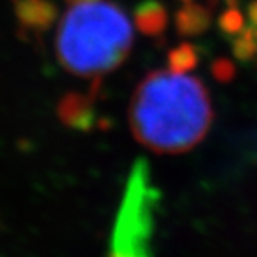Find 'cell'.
<instances>
[{"label": "cell", "instance_id": "cell-1", "mask_svg": "<svg viewBox=\"0 0 257 257\" xmlns=\"http://www.w3.org/2000/svg\"><path fill=\"white\" fill-rule=\"evenodd\" d=\"M214 119L205 85L187 70H154L142 79L128 107V124L137 142L159 154L194 149Z\"/></svg>", "mask_w": 257, "mask_h": 257}, {"label": "cell", "instance_id": "cell-2", "mask_svg": "<svg viewBox=\"0 0 257 257\" xmlns=\"http://www.w3.org/2000/svg\"><path fill=\"white\" fill-rule=\"evenodd\" d=\"M134 45V27L114 2L75 4L60 19L55 54L67 72L84 79L110 74L125 62Z\"/></svg>", "mask_w": 257, "mask_h": 257}, {"label": "cell", "instance_id": "cell-3", "mask_svg": "<svg viewBox=\"0 0 257 257\" xmlns=\"http://www.w3.org/2000/svg\"><path fill=\"white\" fill-rule=\"evenodd\" d=\"M20 27L29 32L50 29L57 19V7L50 0H12Z\"/></svg>", "mask_w": 257, "mask_h": 257}, {"label": "cell", "instance_id": "cell-4", "mask_svg": "<svg viewBox=\"0 0 257 257\" xmlns=\"http://www.w3.org/2000/svg\"><path fill=\"white\" fill-rule=\"evenodd\" d=\"M136 25L147 35H159L166 30L167 12L157 0H146L136 9Z\"/></svg>", "mask_w": 257, "mask_h": 257}, {"label": "cell", "instance_id": "cell-5", "mask_svg": "<svg viewBox=\"0 0 257 257\" xmlns=\"http://www.w3.org/2000/svg\"><path fill=\"white\" fill-rule=\"evenodd\" d=\"M179 32L184 35H195L204 32L210 24V10L200 4L186 2L176 15Z\"/></svg>", "mask_w": 257, "mask_h": 257}, {"label": "cell", "instance_id": "cell-6", "mask_svg": "<svg viewBox=\"0 0 257 257\" xmlns=\"http://www.w3.org/2000/svg\"><path fill=\"white\" fill-rule=\"evenodd\" d=\"M195 62H197V54H195L192 45L189 44L181 45L171 54V67H174V69L189 70L195 65Z\"/></svg>", "mask_w": 257, "mask_h": 257}, {"label": "cell", "instance_id": "cell-7", "mask_svg": "<svg viewBox=\"0 0 257 257\" xmlns=\"http://www.w3.org/2000/svg\"><path fill=\"white\" fill-rule=\"evenodd\" d=\"M219 24H220V29H222L225 34H240L242 32L244 17H242V14L235 9V2L230 4V7L220 15Z\"/></svg>", "mask_w": 257, "mask_h": 257}, {"label": "cell", "instance_id": "cell-8", "mask_svg": "<svg viewBox=\"0 0 257 257\" xmlns=\"http://www.w3.org/2000/svg\"><path fill=\"white\" fill-rule=\"evenodd\" d=\"M249 19H250V30L257 35V0L249 5Z\"/></svg>", "mask_w": 257, "mask_h": 257}, {"label": "cell", "instance_id": "cell-9", "mask_svg": "<svg viewBox=\"0 0 257 257\" xmlns=\"http://www.w3.org/2000/svg\"><path fill=\"white\" fill-rule=\"evenodd\" d=\"M65 2L70 5H75V4H82V2H90V0H65Z\"/></svg>", "mask_w": 257, "mask_h": 257}, {"label": "cell", "instance_id": "cell-10", "mask_svg": "<svg viewBox=\"0 0 257 257\" xmlns=\"http://www.w3.org/2000/svg\"><path fill=\"white\" fill-rule=\"evenodd\" d=\"M184 2H191V0H184Z\"/></svg>", "mask_w": 257, "mask_h": 257}]
</instances>
